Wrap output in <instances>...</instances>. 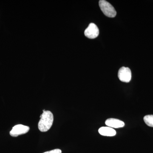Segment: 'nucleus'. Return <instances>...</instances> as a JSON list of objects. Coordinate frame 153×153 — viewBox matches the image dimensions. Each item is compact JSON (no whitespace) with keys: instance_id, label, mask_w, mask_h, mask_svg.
Segmentation results:
<instances>
[{"instance_id":"nucleus-1","label":"nucleus","mask_w":153,"mask_h":153,"mask_svg":"<svg viewBox=\"0 0 153 153\" xmlns=\"http://www.w3.org/2000/svg\"><path fill=\"white\" fill-rule=\"evenodd\" d=\"M41 119L38 123V127L41 132L48 131L51 128L54 121L53 114L49 111L43 110L41 116Z\"/></svg>"},{"instance_id":"nucleus-2","label":"nucleus","mask_w":153,"mask_h":153,"mask_svg":"<svg viewBox=\"0 0 153 153\" xmlns=\"http://www.w3.org/2000/svg\"><path fill=\"white\" fill-rule=\"evenodd\" d=\"M99 4L100 7L105 16L109 18H114L116 16V11L109 2L105 0H100Z\"/></svg>"},{"instance_id":"nucleus-3","label":"nucleus","mask_w":153,"mask_h":153,"mask_svg":"<svg viewBox=\"0 0 153 153\" xmlns=\"http://www.w3.org/2000/svg\"><path fill=\"white\" fill-rule=\"evenodd\" d=\"M118 76L122 82H129L131 78V72L130 69L128 67H121L119 70Z\"/></svg>"},{"instance_id":"nucleus-4","label":"nucleus","mask_w":153,"mask_h":153,"mask_svg":"<svg viewBox=\"0 0 153 153\" xmlns=\"http://www.w3.org/2000/svg\"><path fill=\"white\" fill-rule=\"evenodd\" d=\"M84 34L86 37L90 39L96 38L99 34V30L97 26L94 23H91L85 29Z\"/></svg>"},{"instance_id":"nucleus-5","label":"nucleus","mask_w":153,"mask_h":153,"mask_svg":"<svg viewBox=\"0 0 153 153\" xmlns=\"http://www.w3.org/2000/svg\"><path fill=\"white\" fill-rule=\"evenodd\" d=\"M29 130L30 127L27 126L22 124L17 125L13 128L12 130L10 131V134L11 136L16 137L27 133Z\"/></svg>"},{"instance_id":"nucleus-6","label":"nucleus","mask_w":153,"mask_h":153,"mask_svg":"<svg viewBox=\"0 0 153 153\" xmlns=\"http://www.w3.org/2000/svg\"><path fill=\"white\" fill-rule=\"evenodd\" d=\"M107 126L111 128H118L123 127L125 123L122 121L114 118H109L105 122Z\"/></svg>"},{"instance_id":"nucleus-7","label":"nucleus","mask_w":153,"mask_h":153,"mask_svg":"<svg viewBox=\"0 0 153 153\" xmlns=\"http://www.w3.org/2000/svg\"><path fill=\"white\" fill-rule=\"evenodd\" d=\"M99 133L101 135L105 136L112 137L116 134V131L114 129L109 127H102L98 130Z\"/></svg>"},{"instance_id":"nucleus-8","label":"nucleus","mask_w":153,"mask_h":153,"mask_svg":"<svg viewBox=\"0 0 153 153\" xmlns=\"http://www.w3.org/2000/svg\"><path fill=\"white\" fill-rule=\"evenodd\" d=\"M143 119L147 125L153 127V115L145 116Z\"/></svg>"},{"instance_id":"nucleus-9","label":"nucleus","mask_w":153,"mask_h":153,"mask_svg":"<svg viewBox=\"0 0 153 153\" xmlns=\"http://www.w3.org/2000/svg\"><path fill=\"white\" fill-rule=\"evenodd\" d=\"M62 151L59 149H55L53 150L49 151V152H45L43 153H61Z\"/></svg>"}]
</instances>
